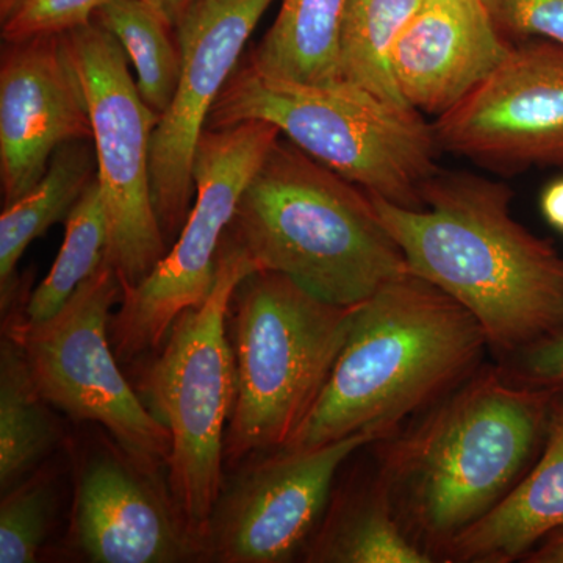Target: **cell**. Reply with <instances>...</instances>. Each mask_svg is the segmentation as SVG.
<instances>
[{
    "mask_svg": "<svg viewBox=\"0 0 563 563\" xmlns=\"http://www.w3.org/2000/svg\"><path fill=\"white\" fill-rule=\"evenodd\" d=\"M372 198L410 272L462 303L503 361L563 332V255L515 220L504 181L439 169L422 209Z\"/></svg>",
    "mask_w": 563,
    "mask_h": 563,
    "instance_id": "6da1fadb",
    "label": "cell"
},
{
    "mask_svg": "<svg viewBox=\"0 0 563 563\" xmlns=\"http://www.w3.org/2000/svg\"><path fill=\"white\" fill-rule=\"evenodd\" d=\"M488 340L462 303L409 272L358 303L346 343L312 412L284 451L355 433L379 442L479 369Z\"/></svg>",
    "mask_w": 563,
    "mask_h": 563,
    "instance_id": "7a4b0ae2",
    "label": "cell"
},
{
    "mask_svg": "<svg viewBox=\"0 0 563 563\" xmlns=\"http://www.w3.org/2000/svg\"><path fill=\"white\" fill-rule=\"evenodd\" d=\"M555 393L515 384L499 366L477 369L420 422L383 440L377 476L406 531L433 559L520 481Z\"/></svg>",
    "mask_w": 563,
    "mask_h": 563,
    "instance_id": "3957f363",
    "label": "cell"
},
{
    "mask_svg": "<svg viewBox=\"0 0 563 563\" xmlns=\"http://www.w3.org/2000/svg\"><path fill=\"white\" fill-rule=\"evenodd\" d=\"M225 233L257 272L336 306H357L410 272L372 196L288 140L263 158Z\"/></svg>",
    "mask_w": 563,
    "mask_h": 563,
    "instance_id": "277c9868",
    "label": "cell"
},
{
    "mask_svg": "<svg viewBox=\"0 0 563 563\" xmlns=\"http://www.w3.org/2000/svg\"><path fill=\"white\" fill-rule=\"evenodd\" d=\"M244 121L276 125L314 161L368 195L406 209L424 207V185L439 172V143L420 111L385 102L344 81L280 79L247 60L225 84L207 129Z\"/></svg>",
    "mask_w": 563,
    "mask_h": 563,
    "instance_id": "5b68a950",
    "label": "cell"
},
{
    "mask_svg": "<svg viewBox=\"0 0 563 563\" xmlns=\"http://www.w3.org/2000/svg\"><path fill=\"white\" fill-rule=\"evenodd\" d=\"M357 306L322 301L280 273L254 272L236 285L228 320L236 368L229 465L287 446L320 399Z\"/></svg>",
    "mask_w": 563,
    "mask_h": 563,
    "instance_id": "8992f818",
    "label": "cell"
},
{
    "mask_svg": "<svg viewBox=\"0 0 563 563\" xmlns=\"http://www.w3.org/2000/svg\"><path fill=\"white\" fill-rule=\"evenodd\" d=\"M257 272L242 247L222 239L209 298L174 321L157 361L143 377V401L172 435L168 492L196 547L222 490L225 422L236 395L228 332L236 285Z\"/></svg>",
    "mask_w": 563,
    "mask_h": 563,
    "instance_id": "52a82bcc",
    "label": "cell"
},
{
    "mask_svg": "<svg viewBox=\"0 0 563 563\" xmlns=\"http://www.w3.org/2000/svg\"><path fill=\"white\" fill-rule=\"evenodd\" d=\"M276 125L244 121L207 129L192 163L196 202L172 251L133 287L122 288L110 342L120 362L135 361L165 342L174 321L213 290L222 239L252 176L276 141Z\"/></svg>",
    "mask_w": 563,
    "mask_h": 563,
    "instance_id": "ba28073f",
    "label": "cell"
},
{
    "mask_svg": "<svg viewBox=\"0 0 563 563\" xmlns=\"http://www.w3.org/2000/svg\"><path fill=\"white\" fill-rule=\"evenodd\" d=\"M122 282L109 261L65 307L43 322L9 320L35 383L51 406L74 421L98 422L144 472L158 474L172 454V435L122 376L110 342V312Z\"/></svg>",
    "mask_w": 563,
    "mask_h": 563,
    "instance_id": "9c48e42d",
    "label": "cell"
},
{
    "mask_svg": "<svg viewBox=\"0 0 563 563\" xmlns=\"http://www.w3.org/2000/svg\"><path fill=\"white\" fill-rule=\"evenodd\" d=\"M66 33L90 110L110 224L107 261L122 288L133 287L168 254L151 177V139L161 117L141 98L128 54L107 29L95 20Z\"/></svg>",
    "mask_w": 563,
    "mask_h": 563,
    "instance_id": "30bf717a",
    "label": "cell"
},
{
    "mask_svg": "<svg viewBox=\"0 0 563 563\" xmlns=\"http://www.w3.org/2000/svg\"><path fill=\"white\" fill-rule=\"evenodd\" d=\"M379 442L355 433L309 451H274L222 485L198 543L201 561L284 563L303 553L332 498L343 463Z\"/></svg>",
    "mask_w": 563,
    "mask_h": 563,
    "instance_id": "8fae6325",
    "label": "cell"
},
{
    "mask_svg": "<svg viewBox=\"0 0 563 563\" xmlns=\"http://www.w3.org/2000/svg\"><path fill=\"white\" fill-rule=\"evenodd\" d=\"M440 151L495 173L563 169V44L515 43L432 124Z\"/></svg>",
    "mask_w": 563,
    "mask_h": 563,
    "instance_id": "7c38bea8",
    "label": "cell"
},
{
    "mask_svg": "<svg viewBox=\"0 0 563 563\" xmlns=\"http://www.w3.org/2000/svg\"><path fill=\"white\" fill-rule=\"evenodd\" d=\"M274 0H192L177 25L181 73L168 110L151 139L155 211L166 243L190 213L196 147L210 111Z\"/></svg>",
    "mask_w": 563,
    "mask_h": 563,
    "instance_id": "4fadbf2b",
    "label": "cell"
},
{
    "mask_svg": "<svg viewBox=\"0 0 563 563\" xmlns=\"http://www.w3.org/2000/svg\"><path fill=\"white\" fill-rule=\"evenodd\" d=\"M92 141L90 110L68 33L7 43L0 65L3 206L32 190L63 144Z\"/></svg>",
    "mask_w": 563,
    "mask_h": 563,
    "instance_id": "5bb4252c",
    "label": "cell"
},
{
    "mask_svg": "<svg viewBox=\"0 0 563 563\" xmlns=\"http://www.w3.org/2000/svg\"><path fill=\"white\" fill-rule=\"evenodd\" d=\"M70 544L88 562L174 563L196 558L158 474L141 470L124 451L98 446L77 470Z\"/></svg>",
    "mask_w": 563,
    "mask_h": 563,
    "instance_id": "9a60e30c",
    "label": "cell"
},
{
    "mask_svg": "<svg viewBox=\"0 0 563 563\" xmlns=\"http://www.w3.org/2000/svg\"><path fill=\"white\" fill-rule=\"evenodd\" d=\"M510 46L479 0H422L393 47V74L404 101L440 117L476 88Z\"/></svg>",
    "mask_w": 563,
    "mask_h": 563,
    "instance_id": "2e32d148",
    "label": "cell"
},
{
    "mask_svg": "<svg viewBox=\"0 0 563 563\" xmlns=\"http://www.w3.org/2000/svg\"><path fill=\"white\" fill-rule=\"evenodd\" d=\"M563 529V390L555 393L536 466L463 529L439 558L459 563H510Z\"/></svg>",
    "mask_w": 563,
    "mask_h": 563,
    "instance_id": "e0dca14e",
    "label": "cell"
},
{
    "mask_svg": "<svg viewBox=\"0 0 563 563\" xmlns=\"http://www.w3.org/2000/svg\"><path fill=\"white\" fill-rule=\"evenodd\" d=\"M322 520L303 550L306 562H435L404 528L379 476L331 498Z\"/></svg>",
    "mask_w": 563,
    "mask_h": 563,
    "instance_id": "ac0fdd59",
    "label": "cell"
},
{
    "mask_svg": "<svg viewBox=\"0 0 563 563\" xmlns=\"http://www.w3.org/2000/svg\"><path fill=\"white\" fill-rule=\"evenodd\" d=\"M96 174L98 163L90 140L63 144L38 184L18 201L3 206L0 214V301L3 313L13 302L14 273L25 250L55 222L66 220Z\"/></svg>",
    "mask_w": 563,
    "mask_h": 563,
    "instance_id": "d6986e66",
    "label": "cell"
},
{
    "mask_svg": "<svg viewBox=\"0 0 563 563\" xmlns=\"http://www.w3.org/2000/svg\"><path fill=\"white\" fill-rule=\"evenodd\" d=\"M347 7L350 0H282L276 21L250 62L280 79L339 84Z\"/></svg>",
    "mask_w": 563,
    "mask_h": 563,
    "instance_id": "ffe728a7",
    "label": "cell"
},
{
    "mask_svg": "<svg viewBox=\"0 0 563 563\" xmlns=\"http://www.w3.org/2000/svg\"><path fill=\"white\" fill-rule=\"evenodd\" d=\"M63 440V429L40 391L25 352L3 332L0 344V490L40 468Z\"/></svg>",
    "mask_w": 563,
    "mask_h": 563,
    "instance_id": "44dd1931",
    "label": "cell"
},
{
    "mask_svg": "<svg viewBox=\"0 0 563 563\" xmlns=\"http://www.w3.org/2000/svg\"><path fill=\"white\" fill-rule=\"evenodd\" d=\"M422 0H350L340 43V80L399 107L391 54Z\"/></svg>",
    "mask_w": 563,
    "mask_h": 563,
    "instance_id": "7402d4cb",
    "label": "cell"
},
{
    "mask_svg": "<svg viewBox=\"0 0 563 563\" xmlns=\"http://www.w3.org/2000/svg\"><path fill=\"white\" fill-rule=\"evenodd\" d=\"M110 224L98 176L88 185L65 220V240L46 279L32 292L24 320L55 317L77 288L107 261Z\"/></svg>",
    "mask_w": 563,
    "mask_h": 563,
    "instance_id": "603a6c76",
    "label": "cell"
},
{
    "mask_svg": "<svg viewBox=\"0 0 563 563\" xmlns=\"http://www.w3.org/2000/svg\"><path fill=\"white\" fill-rule=\"evenodd\" d=\"M95 20L120 41L135 66L141 98L162 117L181 73L179 43L169 35L172 25L146 0H111Z\"/></svg>",
    "mask_w": 563,
    "mask_h": 563,
    "instance_id": "cb8c5ba5",
    "label": "cell"
},
{
    "mask_svg": "<svg viewBox=\"0 0 563 563\" xmlns=\"http://www.w3.org/2000/svg\"><path fill=\"white\" fill-rule=\"evenodd\" d=\"M44 470L2 495L0 563H32L38 558L57 509L54 474Z\"/></svg>",
    "mask_w": 563,
    "mask_h": 563,
    "instance_id": "d4e9b609",
    "label": "cell"
},
{
    "mask_svg": "<svg viewBox=\"0 0 563 563\" xmlns=\"http://www.w3.org/2000/svg\"><path fill=\"white\" fill-rule=\"evenodd\" d=\"M111 0H20L2 21L5 43L66 33L95 21Z\"/></svg>",
    "mask_w": 563,
    "mask_h": 563,
    "instance_id": "484cf974",
    "label": "cell"
},
{
    "mask_svg": "<svg viewBox=\"0 0 563 563\" xmlns=\"http://www.w3.org/2000/svg\"><path fill=\"white\" fill-rule=\"evenodd\" d=\"M488 20L509 43L548 40L563 44V0H481Z\"/></svg>",
    "mask_w": 563,
    "mask_h": 563,
    "instance_id": "4316f807",
    "label": "cell"
},
{
    "mask_svg": "<svg viewBox=\"0 0 563 563\" xmlns=\"http://www.w3.org/2000/svg\"><path fill=\"white\" fill-rule=\"evenodd\" d=\"M512 383L536 390H563V332L504 358L499 366Z\"/></svg>",
    "mask_w": 563,
    "mask_h": 563,
    "instance_id": "83f0119b",
    "label": "cell"
},
{
    "mask_svg": "<svg viewBox=\"0 0 563 563\" xmlns=\"http://www.w3.org/2000/svg\"><path fill=\"white\" fill-rule=\"evenodd\" d=\"M540 206L547 221L563 232V179L555 180L544 188Z\"/></svg>",
    "mask_w": 563,
    "mask_h": 563,
    "instance_id": "f1b7e54d",
    "label": "cell"
},
{
    "mask_svg": "<svg viewBox=\"0 0 563 563\" xmlns=\"http://www.w3.org/2000/svg\"><path fill=\"white\" fill-rule=\"evenodd\" d=\"M528 563H563V529L551 533L523 559Z\"/></svg>",
    "mask_w": 563,
    "mask_h": 563,
    "instance_id": "f546056e",
    "label": "cell"
},
{
    "mask_svg": "<svg viewBox=\"0 0 563 563\" xmlns=\"http://www.w3.org/2000/svg\"><path fill=\"white\" fill-rule=\"evenodd\" d=\"M147 3L157 11L158 14L172 25L173 29H177L181 16L185 11L191 5L192 0H146Z\"/></svg>",
    "mask_w": 563,
    "mask_h": 563,
    "instance_id": "4dcf8cb0",
    "label": "cell"
},
{
    "mask_svg": "<svg viewBox=\"0 0 563 563\" xmlns=\"http://www.w3.org/2000/svg\"><path fill=\"white\" fill-rule=\"evenodd\" d=\"M18 3L20 0H0V20H5Z\"/></svg>",
    "mask_w": 563,
    "mask_h": 563,
    "instance_id": "1f68e13d",
    "label": "cell"
},
{
    "mask_svg": "<svg viewBox=\"0 0 563 563\" xmlns=\"http://www.w3.org/2000/svg\"><path fill=\"white\" fill-rule=\"evenodd\" d=\"M479 2H481V0H479Z\"/></svg>",
    "mask_w": 563,
    "mask_h": 563,
    "instance_id": "d6a6232c",
    "label": "cell"
}]
</instances>
